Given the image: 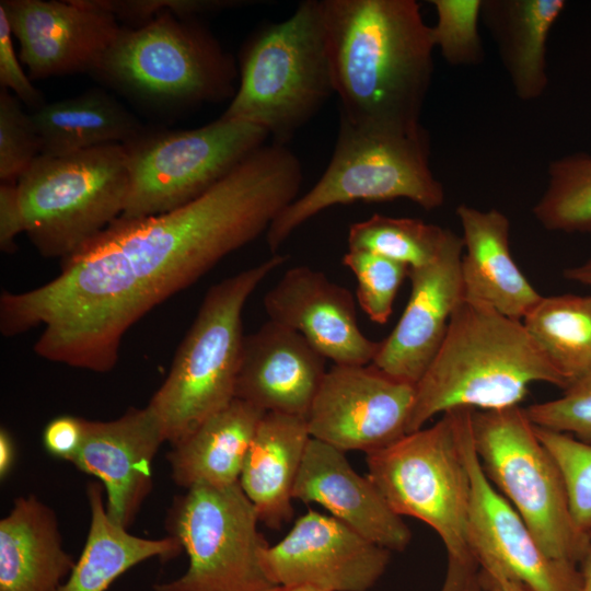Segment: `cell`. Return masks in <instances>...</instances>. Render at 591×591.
<instances>
[{"label":"cell","instance_id":"1","mask_svg":"<svg viewBox=\"0 0 591 591\" xmlns=\"http://www.w3.org/2000/svg\"><path fill=\"white\" fill-rule=\"evenodd\" d=\"M303 179L287 148L264 144L188 204L144 218L119 217L50 281L0 296V332L42 326L35 354L97 373L117 363L125 334L221 259L266 233Z\"/></svg>","mask_w":591,"mask_h":591},{"label":"cell","instance_id":"2","mask_svg":"<svg viewBox=\"0 0 591 591\" xmlns=\"http://www.w3.org/2000/svg\"><path fill=\"white\" fill-rule=\"evenodd\" d=\"M339 117L362 126L420 125L431 82V26L415 0H322Z\"/></svg>","mask_w":591,"mask_h":591},{"label":"cell","instance_id":"3","mask_svg":"<svg viewBox=\"0 0 591 591\" xmlns=\"http://www.w3.org/2000/svg\"><path fill=\"white\" fill-rule=\"evenodd\" d=\"M535 382L568 386L522 321L463 299L440 349L415 385L407 433L452 409L519 406Z\"/></svg>","mask_w":591,"mask_h":591},{"label":"cell","instance_id":"4","mask_svg":"<svg viewBox=\"0 0 591 591\" xmlns=\"http://www.w3.org/2000/svg\"><path fill=\"white\" fill-rule=\"evenodd\" d=\"M285 262L286 256L273 254L206 292L167 376L148 404L165 442L176 444L235 398L245 338L244 306L262 281Z\"/></svg>","mask_w":591,"mask_h":591},{"label":"cell","instance_id":"5","mask_svg":"<svg viewBox=\"0 0 591 591\" xmlns=\"http://www.w3.org/2000/svg\"><path fill=\"white\" fill-rule=\"evenodd\" d=\"M333 93L322 0H308L246 43L240 83L221 116L257 125L286 146Z\"/></svg>","mask_w":591,"mask_h":591},{"label":"cell","instance_id":"6","mask_svg":"<svg viewBox=\"0 0 591 591\" xmlns=\"http://www.w3.org/2000/svg\"><path fill=\"white\" fill-rule=\"evenodd\" d=\"M429 154V138L422 126H362L339 117L327 167L270 224L266 232L269 250L277 254L299 227L335 205L404 198L425 210L439 208L444 189L432 174Z\"/></svg>","mask_w":591,"mask_h":591},{"label":"cell","instance_id":"7","mask_svg":"<svg viewBox=\"0 0 591 591\" xmlns=\"http://www.w3.org/2000/svg\"><path fill=\"white\" fill-rule=\"evenodd\" d=\"M470 408L452 409L431 427L367 454L368 477L401 517L429 525L448 560L476 568L468 543L471 484L462 451Z\"/></svg>","mask_w":591,"mask_h":591},{"label":"cell","instance_id":"8","mask_svg":"<svg viewBox=\"0 0 591 591\" xmlns=\"http://www.w3.org/2000/svg\"><path fill=\"white\" fill-rule=\"evenodd\" d=\"M127 161L114 143L33 162L16 185L24 233L42 256L63 260L121 217Z\"/></svg>","mask_w":591,"mask_h":591},{"label":"cell","instance_id":"9","mask_svg":"<svg viewBox=\"0 0 591 591\" xmlns=\"http://www.w3.org/2000/svg\"><path fill=\"white\" fill-rule=\"evenodd\" d=\"M472 434L482 467L552 558L576 565L591 536L575 524L559 472L525 409L472 412Z\"/></svg>","mask_w":591,"mask_h":591},{"label":"cell","instance_id":"10","mask_svg":"<svg viewBox=\"0 0 591 591\" xmlns=\"http://www.w3.org/2000/svg\"><path fill=\"white\" fill-rule=\"evenodd\" d=\"M93 72L160 102H218L236 91L232 57L208 32L171 12L121 28Z\"/></svg>","mask_w":591,"mask_h":591},{"label":"cell","instance_id":"11","mask_svg":"<svg viewBox=\"0 0 591 591\" xmlns=\"http://www.w3.org/2000/svg\"><path fill=\"white\" fill-rule=\"evenodd\" d=\"M257 512L239 483L196 486L176 496L166 530L181 544L188 567L178 578L155 583L154 591H271L260 554L268 545L258 531Z\"/></svg>","mask_w":591,"mask_h":591},{"label":"cell","instance_id":"12","mask_svg":"<svg viewBox=\"0 0 591 591\" xmlns=\"http://www.w3.org/2000/svg\"><path fill=\"white\" fill-rule=\"evenodd\" d=\"M268 132L220 116L202 127L137 137L125 144L129 190L123 218H144L202 195L252 152Z\"/></svg>","mask_w":591,"mask_h":591},{"label":"cell","instance_id":"13","mask_svg":"<svg viewBox=\"0 0 591 591\" xmlns=\"http://www.w3.org/2000/svg\"><path fill=\"white\" fill-rule=\"evenodd\" d=\"M415 385L375 367L326 371L305 418L311 438L343 452L383 449L407 433Z\"/></svg>","mask_w":591,"mask_h":591},{"label":"cell","instance_id":"14","mask_svg":"<svg viewBox=\"0 0 591 591\" xmlns=\"http://www.w3.org/2000/svg\"><path fill=\"white\" fill-rule=\"evenodd\" d=\"M462 451L471 484L468 543L477 566L495 567L531 591H581L576 565L549 557L486 476L474 447L472 413L462 430Z\"/></svg>","mask_w":591,"mask_h":591},{"label":"cell","instance_id":"15","mask_svg":"<svg viewBox=\"0 0 591 591\" xmlns=\"http://www.w3.org/2000/svg\"><path fill=\"white\" fill-rule=\"evenodd\" d=\"M390 554L336 518L309 510L282 540L264 547L260 561L277 586L369 591L385 572Z\"/></svg>","mask_w":591,"mask_h":591},{"label":"cell","instance_id":"16","mask_svg":"<svg viewBox=\"0 0 591 591\" xmlns=\"http://www.w3.org/2000/svg\"><path fill=\"white\" fill-rule=\"evenodd\" d=\"M0 5L32 79L93 72L121 30L95 0H4Z\"/></svg>","mask_w":591,"mask_h":591},{"label":"cell","instance_id":"17","mask_svg":"<svg viewBox=\"0 0 591 591\" xmlns=\"http://www.w3.org/2000/svg\"><path fill=\"white\" fill-rule=\"evenodd\" d=\"M462 237L450 232L430 264L409 268L410 294L397 324L382 341L372 366L398 381L416 385L447 335L463 300Z\"/></svg>","mask_w":591,"mask_h":591},{"label":"cell","instance_id":"18","mask_svg":"<svg viewBox=\"0 0 591 591\" xmlns=\"http://www.w3.org/2000/svg\"><path fill=\"white\" fill-rule=\"evenodd\" d=\"M163 442L148 405L107 421L83 418L82 442L70 463L100 480L109 518L129 529L152 491V464Z\"/></svg>","mask_w":591,"mask_h":591},{"label":"cell","instance_id":"19","mask_svg":"<svg viewBox=\"0 0 591 591\" xmlns=\"http://www.w3.org/2000/svg\"><path fill=\"white\" fill-rule=\"evenodd\" d=\"M263 304L270 321L301 334L337 366H366L378 352L380 341L368 338L358 325L351 292L320 270H286Z\"/></svg>","mask_w":591,"mask_h":591},{"label":"cell","instance_id":"20","mask_svg":"<svg viewBox=\"0 0 591 591\" xmlns=\"http://www.w3.org/2000/svg\"><path fill=\"white\" fill-rule=\"evenodd\" d=\"M325 361L301 334L269 320L244 338L235 398L265 413L306 418Z\"/></svg>","mask_w":591,"mask_h":591},{"label":"cell","instance_id":"21","mask_svg":"<svg viewBox=\"0 0 591 591\" xmlns=\"http://www.w3.org/2000/svg\"><path fill=\"white\" fill-rule=\"evenodd\" d=\"M345 452L311 438L293 488V499L317 503L370 542L404 551L412 531L368 476L358 474Z\"/></svg>","mask_w":591,"mask_h":591},{"label":"cell","instance_id":"22","mask_svg":"<svg viewBox=\"0 0 591 591\" xmlns=\"http://www.w3.org/2000/svg\"><path fill=\"white\" fill-rule=\"evenodd\" d=\"M463 231L461 280L463 299L522 321L542 299L510 252V222L497 209H456Z\"/></svg>","mask_w":591,"mask_h":591},{"label":"cell","instance_id":"23","mask_svg":"<svg viewBox=\"0 0 591 591\" xmlns=\"http://www.w3.org/2000/svg\"><path fill=\"white\" fill-rule=\"evenodd\" d=\"M74 564L55 511L35 495L18 497L0 521V591H59Z\"/></svg>","mask_w":591,"mask_h":591},{"label":"cell","instance_id":"24","mask_svg":"<svg viewBox=\"0 0 591 591\" xmlns=\"http://www.w3.org/2000/svg\"><path fill=\"white\" fill-rule=\"evenodd\" d=\"M310 439L305 418L298 416L266 413L256 428L239 484L270 529L293 517V488Z\"/></svg>","mask_w":591,"mask_h":591},{"label":"cell","instance_id":"25","mask_svg":"<svg viewBox=\"0 0 591 591\" xmlns=\"http://www.w3.org/2000/svg\"><path fill=\"white\" fill-rule=\"evenodd\" d=\"M265 414L234 398L207 418L167 453L173 482L185 489L239 483L245 456Z\"/></svg>","mask_w":591,"mask_h":591},{"label":"cell","instance_id":"26","mask_svg":"<svg viewBox=\"0 0 591 591\" xmlns=\"http://www.w3.org/2000/svg\"><path fill=\"white\" fill-rule=\"evenodd\" d=\"M90 526L84 547L59 591H105L118 577L151 558L163 561L183 551L171 535L146 538L134 535L108 515L105 490L100 482L86 487Z\"/></svg>","mask_w":591,"mask_h":591},{"label":"cell","instance_id":"27","mask_svg":"<svg viewBox=\"0 0 591 591\" xmlns=\"http://www.w3.org/2000/svg\"><path fill=\"white\" fill-rule=\"evenodd\" d=\"M564 8L563 0L483 1L482 13L521 100L537 99L547 85L546 42Z\"/></svg>","mask_w":591,"mask_h":591},{"label":"cell","instance_id":"28","mask_svg":"<svg viewBox=\"0 0 591 591\" xmlns=\"http://www.w3.org/2000/svg\"><path fill=\"white\" fill-rule=\"evenodd\" d=\"M32 115L42 154L67 155L106 144H126L140 124L121 104L97 91L44 104Z\"/></svg>","mask_w":591,"mask_h":591},{"label":"cell","instance_id":"29","mask_svg":"<svg viewBox=\"0 0 591 591\" xmlns=\"http://www.w3.org/2000/svg\"><path fill=\"white\" fill-rule=\"evenodd\" d=\"M522 323L568 386L591 374V296L542 297Z\"/></svg>","mask_w":591,"mask_h":591},{"label":"cell","instance_id":"30","mask_svg":"<svg viewBox=\"0 0 591 591\" xmlns=\"http://www.w3.org/2000/svg\"><path fill=\"white\" fill-rule=\"evenodd\" d=\"M450 230L413 218L373 213L348 231V250L371 252L408 268L430 264L441 252Z\"/></svg>","mask_w":591,"mask_h":591},{"label":"cell","instance_id":"31","mask_svg":"<svg viewBox=\"0 0 591 591\" xmlns=\"http://www.w3.org/2000/svg\"><path fill=\"white\" fill-rule=\"evenodd\" d=\"M533 215L547 230L591 232V155L576 153L551 162L547 187Z\"/></svg>","mask_w":591,"mask_h":591},{"label":"cell","instance_id":"32","mask_svg":"<svg viewBox=\"0 0 591 591\" xmlns=\"http://www.w3.org/2000/svg\"><path fill=\"white\" fill-rule=\"evenodd\" d=\"M534 429L559 472L575 524L591 536V443L535 425Z\"/></svg>","mask_w":591,"mask_h":591},{"label":"cell","instance_id":"33","mask_svg":"<svg viewBox=\"0 0 591 591\" xmlns=\"http://www.w3.org/2000/svg\"><path fill=\"white\" fill-rule=\"evenodd\" d=\"M357 280V300L369 318L385 324L409 268L384 256L360 250H348L343 257Z\"/></svg>","mask_w":591,"mask_h":591},{"label":"cell","instance_id":"34","mask_svg":"<svg viewBox=\"0 0 591 591\" xmlns=\"http://www.w3.org/2000/svg\"><path fill=\"white\" fill-rule=\"evenodd\" d=\"M437 23L431 27L434 46L451 65H475L483 59L478 34L482 0H431Z\"/></svg>","mask_w":591,"mask_h":591},{"label":"cell","instance_id":"35","mask_svg":"<svg viewBox=\"0 0 591 591\" xmlns=\"http://www.w3.org/2000/svg\"><path fill=\"white\" fill-rule=\"evenodd\" d=\"M42 154L32 115L9 90L0 91V179L16 183Z\"/></svg>","mask_w":591,"mask_h":591},{"label":"cell","instance_id":"36","mask_svg":"<svg viewBox=\"0 0 591 591\" xmlns=\"http://www.w3.org/2000/svg\"><path fill=\"white\" fill-rule=\"evenodd\" d=\"M524 409L533 425L591 443V374L570 384L560 397Z\"/></svg>","mask_w":591,"mask_h":591},{"label":"cell","instance_id":"37","mask_svg":"<svg viewBox=\"0 0 591 591\" xmlns=\"http://www.w3.org/2000/svg\"><path fill=\"white\" fill-rule=\"evenodd\" d=\"M95 2L113 13L116 19L144 21V23L164 12H171L184 19L242 3L225 0H95Z\"/></svg>","mask_w":591,"mask_h":591},{"label":"cell","instance_id":"38","mask_svg":"<svg viewBox=\"0 0 591 591\" xmlns=\"http://www.w3.org/2000/svg\"><path fill=\"white\" fill-rule=\"evenodd\" d=\"M12 31L4 9L0 5V83L22 103L35 107L44 105L40 92L24 73L15 54Z\"/></svg>","mask_w":591,"mask_h":591},{"label":"cell","instance_id":"39","mask_svg":"<svg viewBox=\"0 0 591 591\" xmlns=\"http://www.w3.org/2000/svg\"><path fill=\"white\" fill-rule=\"evenodd\" d=\"M83 438V418L59 416L48 422L43 432L47 452L55 457L71 462Z\"/></svg>","mask_w":591,"mask_h":591},{"label":"cell","instance_id":"40","mask_svg":"<svg viewBox=\"0 0 591 591\" xmlns=\"http://www.w3.org/2000/svg\"><path fill=\"white\" fill-rule=\"evenodd\" d=\"M24 218L16 183L1 182L0 185V250L13 253L15 240L24 233Z\"/></svg>","mask_w":591,"mask_h":591},{"label":"cell","instance_id":"41","mask_svg":"<svg viewBox=\"0 0 591 591\" xmlns=\"http://www.w3.org/2000/svg\"><path fill=\"white\" fill-rule=\"evenodd\" d=\"M478 580L484 591H531L495 567H482Z\"/></svg>","mask_w":591,"mask_h":591},{"label":"cell","instance_id":"42","mask_svg":"<svg viewBox=\"0 0 591 591\" xmlns=\"http://www.w3.org/2000/svg\"><path fill=\"white\" fill-rule=\"evenodd\" d=\"M474 572H476V568L448 560V569L440 591H462L467 579Z\"/></svg>","mask_w":591,"mask_h":591},{"label":"cell","instance_id":"43","mask_svg":"<svg viewBox=\"0 0 591 591\" xmlns=\"http://www.w3.org/2000/svg\"><path fill=\"white\" fill-rule=\"evenodd\" d=\"M15 461V445L7 429L0 430V476L5 478Z\"/></svg>","mask_w":591,"mask_h":591},{"label":"cell","instance_id":"44","mask_svg":"<svg viewBox=\"0 0 591 591\" xmlns=\"http://www.w3.org/2000/svg\"><path fill=\"white\" fill-rule=\"evenodd\" d=\"M563 275L567 280L591 288V255L582 264L565 268Z\"/></svg>","mask_w":591,"mask_h":591},{"label":"cell","instance_id":"45","mask_svg":"<svg viewBox=\"0 0 591 591\" xmlns=\"http://www.w3.org/2000/svg\"><path fill=\"white\" fill-rule=\"evenodd\" d=\"M581 563V591H591V538L590 544Z\"/></svg>","mask_w":591,"mask_h":591},{"label":"cell","instance_id":"46","mask_svg":"<svg viewBox=\"0 0 591 591\" xmlns=\"http://www.w3.org/2000/svg\"><path fill=\"white\" fill-rule=\"evenodd\" d=\"M271 591H328L312 586H277Z\"/></svg>","mask_w":591,"mask_h":591},{"label":"cell","instance_id":"47","mask_svg":"<svg viewBox=\"0 0 591 591\" xmlns=\"http://www.w3.org/2000/svg\"><path fill=\"white\" fill-rule=\"evenodd\" d=\"M462 591H484L478 580V573L474 572L467 579Z\"/></svg>","mask_w":591,"mask_h":591}]
</instances>
